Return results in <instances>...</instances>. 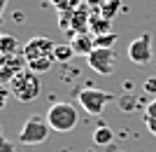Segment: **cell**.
Instances as JSON below:
<instances>
[{
	"instance_id": "cell-12",
	"label": "cell",
	"mask_w": 156,
	"mask_h": 152,
	"mask_svg": "<svg viewBox=\"0 0 156 152\" xmlns=\"http://www.w3.org/2000/svg\"><path fill=\"white\" fill-rule=\"evenodd\" d=\"M91 35H105V33H112V19H105L100 14H91V28H89Z\"/></svg>"
},
{
	"instance_id": "cell-9",
	"label": "cell",
	"mask_w": 156,
	"mask_h": 152,
	"mask_svg": "<svg viewBox=\"0 0 156 152\" xmlns=\"http://www.w3.org/2000/svg\"><path fill=\"white\" fill-rule=\"evenodd\" d=\"M91 7L86 5V0L82 2V5L72 12V21H70V31H68V35H77V33H89V28H91Z\"/></svg>"
},
{
	"instance_id": "cell-4",
	"label": "cell",
	"mask_w": 156,
	"mask_h": 152,
	"mask_svg": "<svg viewBox=\"0 0 156 152\" xmlns=\"http://www.w3.org/2000/svg\"><path fill=\"white\" fill-rule=\"evenodd\" d=\"M114 98L112 94L103 91V89H96V87H84V89H79L77 91V101L79 106L84 108L89 115H100L105 110V106Z\"/></svg>"
},
{
	"instance_id": "cell-26",
	"label": "cell",
	"mask_w": 156,
	"mask_h": 152,
	"mask_svg": "<svg viewBox=\"0 0 156 152\" xmlns=\"http://www.w3.org/2000/svg\"><path fill=\"white\" fill-rule=\"evenodd\" d=\"M0 35H2V33H0Z\"/></svg>"
},
{
	"instance_id": "cell-20",
	"label": "cell",
	"mask_w": 156,
	"mask_h": 152,
	"mask_svg": "<svg viewBox=\"0 0 156 152\" xmlns=\"http://www.w3.org/2000/svg\"><path fill=\"white\" fill-rule=\"evenodd\" d=\"M96 38V35H93ZM114 42H117V33H105V35H98L96 38V47H114Z\"/></svg>"
},
{
	"instance_id": "cell-6",
	"label": "cell",
	"mask_w": 156,
	"mask_h": 152,
	"mask_svg": "<svg viewBox=\"0 0 156 152\" xmlns=\"http://www.w3.org/2000/svg\"><path fill=\"white\" fill-rule=\"evenodd\" d=\"M23 68H28V61L21 52L19 54H0V82L9 84Z\"/></svg>"
},
{
	"instance_id": "cell-19",
	"label": "cell",
	"mask_w": 156,
	"mask_h": 152,
	"mask_svg": "<svg viewBox=\"0 0 156 152\" xmlns=\"http://www.w3.org/2000/svg\"><path fill=\"white\" fill-rule=\"evenodd\" d=\"M58 12H65V9H75V7H79L84 0H49Z\"/></svg>"
},
{
	"instance_id": "cell-21",
	"label": "cell",
	"mask_w": 156,
	"mask_h": 152,
	"mask_svg": "<svg viewBox=\"0 0 156 152\" xmlns=\"http://www.w3.org/2000/svg\"><path fill=\"white\" fill-rule=\"evenodd\" d=\"M9 96H12V89H9V84H7V82H0V110L7 106Z\"/></svg>"
},
{
	"instance_id": "cell-11",
	"label": "cell",
	"mask_w": 156,
	"mask_h": 152,
	"mask_svg": "<svg viewBox=\"0 0 156 152\" xmlns=\"http://www.w3.org/2000/svg\"><path fill=\"white\" fill-rule=\"evenodd\" d=\"M70 45H72V49H75V54L89 56V54L96 49V38H93L91 33H77V35H72Z\"/></svg>"
},
{
	"instance_id": "cell-18",
	"label": "cell",
	"mask_w": 156,
	"mask_h": 152,
	"mask_svg": "<svg viewBox=\"0 0 156 152\" xmlns=\"http://www.w3.org/2000/svg\"><path fill=\"white\" fill-rule=\"evenodd\" d=\"M119 108H121V110H135L137 108V96L135 94H124V96H119Z\"/></svg>"
},
{
	"instance_id": "cell-23",
	"label": "cell",
	"mask_w": 156,
	"mask_h": 152,
	"mask_svg": "<svg viewBox=\"0 0 156 152\" xmlns=\"http://www.w3.org/2000/svg\"><path fill=\"white\" fill-rule=\"evenodd\" d=\"M144 91L151 94V96H156V77H149L144 82Z\"/></svg>"
},
{
	"instance_id": "cell-17",
	"label": "cell",
	"mask_w": 156,
	"mask_h": 152,
	"mask_svg": "<svg viewBox=\"0 0 156 152\" xmlns=\"http://www.w3.org/2000/svg\"><path fill=\"white\" fill-rule=\"evenodd\" d=\"M54 61H56L54 56H49V59H37V61H30V63H28V68H30V70H35L37 75H42V73H49V70H51Z\"/></svg>"
},
{
	"instance_id": "cell-24",
	"label": "cell",
	"mask_w": 156,
	"mask_h": 152,
	"mask_svg": "<svg viewBox=\"0 0 156 152\" xmlns=\"http://www.w3.org/2000/svg\"><path fill=\"white\" fill-rule=\"evenodd\" d=\"M7 2H9V0H0V19H2V12L7 9Z\"/></svg>"
},
{
	"instance_id": "cell-10",
	"label": "cell",
	"mask_w": 156,
	"mask_h": 152,
	"mask_svg": "<svg viewBox=\"0 0 156 152\" xmlns=\"http://www.w3.org/2000/svg\"><path fill=\"white\" fill-rule=\"evenodd\" d=\"M93 14H100L105 19H114L121 9V0H86Z\"/></svg>"
},
{
	"instance_id": "cell-25",
	"label": "cell",
	"mask_w": 156,
	"mask_h": 152,
	"mask_svg": "<svg viewBox=\"0 0 156 152\" xmlns=\"http://www.w3.org/2000/svg\"><path fill=\"white\" fill-rule=\"evenodd\" d=\"M0 136H2V124H0Z\"/></svg>"
},
{
	"instance_id": "cell-14",
	"label": "cell",
	"mask_w": 156,
	"mask_h": 152,
	"mask_svg": "<svg viewBox=\"0 0 156 152\" xmlns=\"http://www.w3.org/2000/svg\"><path fill=\"white\" fill-rule=\"evenodd\" d=\"M21 47H19V40L14 35H0V54H19Z\"/></svg>"
},
{
	"instance_id": "cell-3",
	"label": "cell",
	"mask_w": 156,
	"mask_h": 152,
	"mask_svg": "<svg viewBox=\"0 0 156 152\" xmlns=\"http://www.w3.org/2000/svg\"><path fill=\"white\" fill-rule=\"evenodd\" d=\"M49 133H51V126L47 122V115H30L19 131V143L21 145H40L49 138Z\"/></svg>"
},
{
	"instance_id": "cell-5",
	"label": "cell",
	"mask_w": 156,
	"mask_h": 152,
	"mask_svg": "<svg viewBox=\"0 0 156 152\" xmlns=\"http://www.w3.org/2000/svg\"><path fill=\"white\" fill-rule=\"evenodd\" d=\"M86 61H89V68L96 70L98 75H112L114 68H117V54L110 47H96L86 56Z\"/></svg>"
},
{
	"instance_id": "cell-15",
	"label": "cell",
	"mask_w": 156,
	"mask_h": 152,
	"mask_svg": "<svg viewBox=\"0 0 156 152\" xmlns=\"http://www.w3.org/2000/svg\"><path fill=\"white\" fill-rule=\"evenodd\" d=\"M54 59L58 61V63H70V61L75 59V49H72V45H68V42L56 45V49H54Z\"/></svg>"
},
{
	"instance_id": "cell-1",
	"label": "cell",
	"mask_w": 156,
	"mask_h": 152,
	"mask_svg": "<svg viewBox=\"0 0 156 152\" xmlns=\"http://www.w3.org/2000/svg\"><path fill=\"white\" fill-rule=\"evenodd\" d=\"M9 89H12V96L19 101V103H30V101H35L40 96V91H42V80H40V75L35 73V70L23 68V70L9 82Z\"/></svg>"
},
{
	"instance_id": "cell-13",
	"label": "cell",
	"mask_w": 156,
	"mask_h": 152,
	"mask_svg": "<svg viewBox=\"0 0 156 152\" xmlns=\"http://www.w3.org/2000/svg\"><path fill=\"white\" fill-rule=\"evenodd\" d=\"M142 122H144V126L149 129V133L156 138V96L151 98V103L147 108H144V115H142Z\"/></svg>"
},
{
	"instance_id": "cell-2",
	"label": "cell",
	"mask_w": 156,
	"mask_h": 152,
	"mask_svg": "<svg viewBox=\"0 0 156 152\" xmlns=\"http://www.w3.org/2000/svg\"><path fill=\"white\" fill-rule=\"evenodd\" d=\"M77 110H75V106L72 103H68V101H58V103H54L51 108H49V113H47V122H49V126H51V131L56 133H70L75 126H77Z\"/></svg>"
},
{
	"instance_id": "cell-7",
	"label": "cell",
	"mask_w": 156,
	"mask_h": 152,
	"mask_svg": "<svg viewBox=\"0 0 156 152\" xmlns=\"http://www.w3.org/2000/svg\"><path fill=\"white\" fill-rule=\"evenodd\" d=\"M54 49H56V45H54L49 38L37 35V38L28 40L26 45H23L21 54H23V56H26V61L30 63V61H37V59H49V56H54Z\"/></svg>"
},
{
	"instance_id": "cell-16",
	"label": "cell",
	"mask_w": 156,
	"mask_h": 152,
	"mask_svg": "<svg viewBox=\"0 0 156 152\" xmlns=\"http://www.w3.org/2000/svg\"><path fill=\"white\" fill-rule=\"evenodd\" d=\"M112 138H114V136H112V129L105 126V124L98 126L96 131H93V143H96V145H110Z\"/></svg>"
},
{
	"instance_id": "cell-22",
	"label": "cell",
	"mask_w": 156,
	"mask_h": 152,
	"mask_svg": "<svg viewBox=\"0 0 156 152\" xmlns=\"http://www.w3.org/2000/svg\"><path fill=\"white\" fill-rule=\"evenodd\" d=\"M0 152H16V145H14L9 138L0 136Z\"/></svg>"
},
{
	"instance_id": "cell-8",
	"label": "cell",
	"mask_w": 156,
	"mask_h": 152,
	"mask_svg": "<svg viewBox=\"0 0 156 152\" xmlns=\"http://www.w3.org/2000/svg\"><path fill=\"white\" fill-rule=\"evenodd\" d=\"M128 59L133 61L135 66H144V63L151 61V35L149 33L137 35L128 45Z\"/></svg>"
}]
</instances>
